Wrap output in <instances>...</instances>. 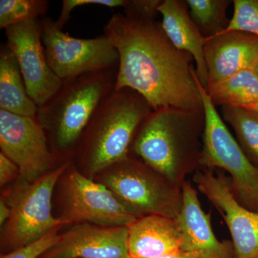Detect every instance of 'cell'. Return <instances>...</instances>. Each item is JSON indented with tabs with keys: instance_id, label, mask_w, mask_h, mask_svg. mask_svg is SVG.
I'll return each instance as SVG.
<instances>
[{
	"instance_id": "cell-5",
	"label": "cell",
	"mask_w": 258,
	"mask_h": 258,
	"mask_svg": "<svg viewBox=\"0 0 258 258\" xmlns=\"http://www.w3.org/2000/svg\"><path fill=\"white\" fill-rule=\"evenodd\" d=\"M66 162L34 181L20 177L10 192L2 198L10 205L11 216L2 236V249L8 253L32 243L68 225L52 214V196L57 181L69 169Z\"/></svg>"
},
{
	"instance_id": "cell-18",
	"label": "cell",
	"mask_w": 258,
	"mask_h": 258,
	"mask_svg": "<svg viewBox=\"0 0 258 258\" xmlns=\"http://www.w3.org/2000/svg\"><path fill=\"white\" fill-rule=\"evenodd\" d=\"M0 110L37 116L36 103L29 96L16 57L7 44L0 50Z\"/></svg>"
},
{
	"instance_id": "cell-12",
	"label": "cell",
	"mask_w": 258,
	"mask_h": 258,
	"mask_svg": "<svg viewBox=\"0 0 258 258\" xmlns=\"http://www.w3.org/2000/svg\"><path fill=\"white\" fill-rule=\"evenodd\" d=\"M42 18L5 29L7 45L14 54L29 96L37 107L59 91L62 82L50 69L42 44Z\"/></svg>"
},
{
	"instance_id": "cell-1",
	"label": "cell",
	"mask_w": 258,
	"mask_h": 258,
	"mask_svg": "<svg viewBox=\"0 0 258 258\" xmlns=\"http://www.w3.org/2000/svg\"><path fill=\"white\" fill-rule=\"evenodd\" d=\"M103 35L119 55L114 90L137 91L153 111L167 107L203 111L193 57L173 45L161 23L116 13L105 25Z\"/></svg>"
},
{
	"instance_id": "cell-23",
	"label": "cell",
	"mask_w": 258,
	"mask_h": 258,
	"mask_svg": "<svg viewBox=\"0 0 258 258\" xmlns=\"http://www.w3.org/2000/svg\"><path fill=\"white\" fill-rule=\"evenodd\" d=\"M233 5V16L225 31L237 30L258 37V0H234Z\"/></svg>"
},
{
	"instance_id": "cell-7",
	"label": "cell",
	"mask_w": 258,
	"mask_h": 258,
	"mask_svg": "<svg viewBox=\"0 0 258 258\" xmlns=\"http://www.w3.org/2000/svg\"><path fill=\"white\" fill-rule=\"evenodd\" d=\"M103 183L136 216L176 219L183 205L181 186L129 157L113 166Z\"/></svg>"
},
{
	"instance_id": "cell-28",
	"label": "cell",
	"mask_w": 258,
	"mask_h": 258,
	"mask_svg": "<svg viewBox=\"0 0 258 258\" xmlns=\"http://www.w3.org/2000/svg\"><path fill=\"white\" fill-rule=\"evenodd\" d=\"M155 258H209L205 254L199 252H186V251L178 250L171 253L164 254L160 257Z\"/></svg>"
},
{
	"instance_id": "cell-21",
	"label": "cell",
	"mask_w": 258,
	"mask_h": 258,
	"mask_svg": "<svg viewBox=\"0 0 258 258\" xmlns=\"http://www.w3.org/2000/svg\"><path fill=\"white\" fill-rule=\"evenodd\" d=\"M189 14L194 23L208 38L225 31L230 20L227 11L230 0H186Z\"/></svg>"
},
{
	"instance_id": "cell-17",
	"label": "cell",
	"mask_w": 258,
	"mask_h": 258,
	"mask_svg": "<svg viewBox=\"0 0 258 258\" xmlns=\"http://www.w3.org/2000/svg\"><path fill=\"white\" fill-rule=\"evenodd\" d=\"M176 219L151 215L128 226V248L132 258H155L181 249Z\"/></svg>"
},
{
	"instance_id": "cell-27",
	"label": "cell",
	"mask_w": 258,
	"mask_h": 258,
	"mask_svg": "<svg viewBox=\"0 0 258 258\" xmlns=\"http://www.w3.org/2000/svg\"><path fill=\"white\" fill-rule=\"evenodd\" d=\"M18 176H20L18 165L3 152L0 153V186H4Z\"/></svg>"
},
{
	"instance_id": "cell-29",
	"label": "cell",
	"mask_w": 258,
	"mask_h": 258,
	"mask_svg": "<svg viewBox=\"0 0 258 258\" xmlns=\"http://www.w3.org/2000/svg\"><path fill=\"white\" fill-rule=\"evenodd\" d=\"M11 216V209L10 205L1 198L0 200V225L3 226L8 222Z\"/></svg>"
},
{
	"instance_id": "cell-24",
	"label": "cell",
	"mask_w": 258,
	"mask_h": 258,
	"mask_svg": "<svg viewBox=\"0 0 258 258\" xmlns=\"http://www.w3.org/2000/svg\"><path fill=\"white\" fill-rule=\"evenodd\" d=\"M60 229H54L32 243L15 249L8 253L2 254L0 258H40L60 240V235L58 234Z\"/></svg>"
},
{
	"instance_id": "cell-6",
	"label": "cell",
	"mask_w": 258,
	"mask_h": 258,
	"mask_svg": "<svg viewBox=\"0 0 258 258\" xmlns=\"http://www.w3.org/2000/svg\"><path fill=\"white\" fill-rule=\"evenodd\" d=\"M199 86L205 115L200 166L212 171H226L236 200L258 213V167L242 152L200 82Z\"/></svg>"
},
{
	"instance_id": "cell-9",
	"label": "cell",
	"mask_w": 258,
	"mask_h": 258,
	"mask_svg": "<svg viewBox=\"0 0 258 258\" xmlns=\"http://www.w3.org/2000/svg\"><path fill=\"white\" fill-rule=\"evenodd\" d=\"M67 175L64 210L60 218L68 224L128 227L139 218L104 184L95 182L74 168Z\"/></svg>"
},
{
	"instance_id": "cell-14",
	"label": "cell",
	"mask_w": 258,
	"mask_h": 258,
	"mask_svg": "<svg viewBox=\"0 0 258 258\" xmlns=\"http://www.w3.org/2000/svg\"><path fill=\"white\" fill-rule=\"evenodd\" d=\"M181 189L182 208L176 219L181 232V250L202 252L209 258L235 257L232 240L220 241L214 233L211 211H204L191 181L186 180Z\"/></svg>"
},
{
	"instance_id": "cell-15",
	"label": "cell",
	"mask_w": 258,
	"mask_h": 258,
	"mask_svg": "<svg viewBox=\"0 0 258 258\" xmlns=\"http://www.w3.org/2000/svg\"><path fill=\"white\" fill-rule=\"evenodd\" d=\"M207 40L204 50L208 73L207 87L243 70L253 69L258 59V37L232 30Z\"/></svg>"
},
{
	"instance_id": "cell-13",
	"label": "cell",
	"mask_w": 258,
	"mask_h": 258,
	"mask_svg": "<svg viewBox=\"0 0 258 258\" xmlns=\"http://www.w3.org/2000/svg\"><path fill=\"white\" fill-rule=\"evenodd\" d=\"M128 227L79 223L60 235V240L40 258H132Z\"/></svg>"
},
{
	"instance_id": "cell-25",
	"label": "cell",
	"mask_w": 258,
	"mask_h": 258,
	"mask_svg": "<svg viewBox=\"0 0 258 258\" xmlns=\"http://www.w3.org/2000/svg\"><path fill=\"white\" fill-rule=\"evenodd\" d=\"M163 0H126L123 11L126 18L138 20H156Z\"/></svg>"
},
{
	"instance_id": "cell-3",
	"label": "cell",
	"mask_w": 258,
	"mask_h": 258,
	"mask_svg": "<svg viewBox=\"0 0 258 258\" xmlns=\"http://www.w3.org/2000/svg\"><path fill=\"white\" fill-rule=\"evenodd\" d=\"M152 111L137 91L113 90L97 108L80 141L81 161L88 172L97 174L126 160L139 126Z\"/></svg>"
},
{
	"instance_id": "cell-4",
	"label": "cell",
	"mask_w": 258,
	"mask_h": 258,
	"mask_svg": "<svg viewBox=\"0 0 258 258\" xmlns=\"http://www.w3.org/2000/svg\"><path fill=\"white\" fill-rule=\"evenodd\" d=\"M117 72L115 68L64 80L59 91L38 107L37 118L51 150L67 155L77 148L97 108L114 90Z\"/></svg>"
},
{
	"instance_id": "cell-26",
	"label": "cell",
	"mask_w": 258,
	"mask_h": 258,
	"mask_svg": "<svg viewBox=\"0 0 258 258\" xmlns=\"http://www.w3.org/2000/svg\"><path fill=\"white\" fill-rule=\"evenodd\" d=\"M126 0H63L62 10L58 18L55 21L56 25L62 30L68 23L73 10L85 5H100L106 8H123Z\"/></svg>"
},
{
	"instance_id": "cell-19",
	"label": "cell",
	"mask_w": 258,
	"mask_h": 258,
	"mask_svg": "<svg viewBox=\"0 0 258 258\" xmlns=\"http://www.w3.org/2000/svg\"><path fill=\"white\" fill-rule=\"evenodd\" d=\"M205 89L215 106H252L258 103V75L243 70Z\"/></svg>"
},
{
	"instance_id": "cell-30",
	"label": "cell",
	"mask_w": 258,
	"mask_h": 258,
	"mask_svg": "<svg viewBox=\"0 0 258 258\" xmlns=\"http://www.w3.org/2000/svg\"><path fill=\"white\" fill-rule=\"evenodd\" d=\"M254 72L256 73L258 75V59L257 61H256L255 64H254L253 69Z\"/></svg>"
},
{
	"instance_id": "cell-22",
	"label": "cell",
	"mask_w": 258,
	"mask_h": 258,
	"mask_svg": "<svg viewBox=\"0 0 258 258\" xmlns=\"http://www.w3.org/2000/svg\"><path fill=\"white\" fill-rule=\"evenodd\" d=\"M48 8L46 0H0V29L40 19Z\"/></svg>"
},
{
	"instance_id": "cell-31",
	"label": "cell",
	"mask_w": 258,
	"mask_h": 258,
	"mask_svg": "<svg viewBox=\"0 0 258 258\" xmlns=\"http://www.w3.org/2000/svg\"><path fill=\"white\" fill-rule=\"evenodd\" d=\"M246 107H249V108H254V109H258V103L257 104L252 105V106H249Z\"/></svg>"
},
{
	"instance_id": "cell-2",
	"label": "cell",
	"mask_w": 258,
	"mask_h": 258,
	"mask_svg": "<svg viewBox=\"0 0 258 258\" xmlns=\"http://www.w3.org/2000/svg\"><path fill=\"white\" fill-rule=\"evenodd\" d=\"M203 111L167 107L152 111L137 131L131 151L146 165L182 186L201 168Z\"/></svg>"
},
{
	"instance_id": "cell-16",
	"label": "cell",
	"mask_w": 258,
	"mask_h": 258,
	"mask_svg": "<svg viewBox=\"0 0 258 258\" xmlns=\"http://www.w3.org/2000/svg\"><path fill=\"white\" fill-rule=\"evenodd\" d=\"M188 8L186 1L163 0L159 8L162 16L161 25L173 45L193 57L199 81L205 88L208 73L204 50L208 40L194 23Z\"/></svg>"
},
{
	"instance_id": "cell-10",
	"label": "cell",
	"mask_w": 258,
	"mask_h": 258,
	"mask_svg": "<svg viewBox=\"0 0 258 258\" xmlns=\"http://www.w3.org/2000/svg\"><path fill=\"white\" fill-rule=\"evenodd\" d=\"M1 152L14 161L20 178L34 181L51 171L55 156L37 116L0 110Z\"/></svg>"
},
{
	"instance_id": "cell-20",
	"label": "cell",
	"mask_w": 258,
	"mask_h": 258,
	"mask_svg": "<svg viewBox=\"0 0 258 258\" xmlns=\"http://www.w3.org/2000/svg\"><path fill=\"white\" fill-rule=\"evenodd\" d=\"M221 112L222 119L233 129L242 152L258 167V109L225 106L222 107Z\"/></svg>"
},
{
	"instance_id": "cell-11",
	"label": "cell",
	"mask_w": 258,
	"mask_h": 258,
	"mask_svg": "<svg viewBox=\"0 0 258 258\" xmlns=\"http://www.w3.org/2000/svg\"><path fill=\"white\" fill-rule=\"evenodd\" d=\"M192 181L225 220L232 237L234 258H258V213L236 200L228 176L200 168L193 174Z\"/></svg>"
},
{
	"instance_id": "cell-8",
	"label": "cell",
	"mask_w": 258,
	"mask_h": 258,
	"mask_svg": "<svg viewBox=\"0 0 258 258\" xmlns=\"http://www.w3.org/2000/svg\"><path fill=\"white\" fill-rule=\"evenodd\" d=\"M41 20L42 40L47 62L62 81L118 68V51L106 35L76 38L62 31L52 19Z\"/></svg>"
}]
</instances>
